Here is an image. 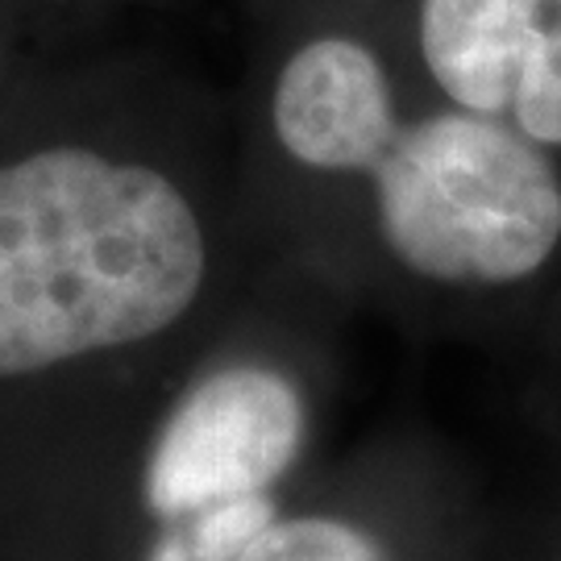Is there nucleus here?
I'll return each instance as SVG.
<instances>
[{
  "label": "nucleus",
  "mask_w": 561,
  "mask_h": 561,
  "mask_svg": "<svg viewBox=\"0 0 561 561\" xmlns=\"http://www.w3.org/2000/svg\"><path fill=\"white\" fill-rule=\"evenodd\" d=\"M266 18L279 42L262 134L279 175L358 201L416 279L512 287L558 259L561 159L433 83L421 96L396 0H291Z\"/></svg>",
  "instance_id": "nucleus-1"
},
{
  "label": "nucleus",
  "mask_w": 561,
  "mask_h": 561,
  "mask_svg": "<svg viewBox=\"0 0 561 561\" xmlns=\"http://www.w3.org/2000/svg\"><path fill=\"white\" fill-rule=\"evenodd\" d=\"M208 262L201 196L167 162L88 141L0 162V379L154 337Z\"/></svg>",
  "instance_id": "nucleus-2"
},
{
  "label": "nucleus",
  "mask_w": 561,
  "mask_h": 561,
  "mask_svg": "<svg viewBox=\"0 0 561 561\" xmlns=\"http://www.w3.org/2000/svg\"><path fill=\"white\" fill-rule=\"evenodd\" d=\"M424 80L561 159V0H396Z\"/></svg>",
  "instance_id": "nucleus-3"
},
{
  "label": "nucleus",
  "mask_w": 561,
  "mask_h": 561,
  "mask_svg": "<svg viewBox=\"0 0 561 561\" xmlns=\"http://www.w3.org/2000/svg\"><path fill=\"white\" fill-rule=\"evenodd\" d=\"M300 437L304 403L283 375L262 366L217 370L162 428L146 500L159 516H192L262 495L291 466Z\"/></svg>",
  "instance_id": "nucleus-4"
},
{
  "label": "nucleus",
  "mask_w": 561,
  "mask_h": 561,
  "mask_svg": "<svg viewBox=\"0 0 561 561\" xmlns=\"http://www.w3.org/2000/svg\"><path fill=\"white\" fill-rule=\"evenodd\" d=\"M233 561H391L375 537L341 520L266 524Z\"/></svg>",
  "instance_id": "nucleus-5"
},
{
  "label": "nucleus",
  "mask_w": 561,
  "mask_h": 561,
  "mask_svg": "<svg viewBox=\"0 0 561 561\" xmlns=\"http://www.w3.org/2000/svg\"><path fill=\"white\" fill-rule=\"evenodd\" d=\"M254 4H259L262 13H266V9H279V4H291V0H254Z\"/></svg>",
  "instance_id": "nucleus-6"
}]
</instances>
